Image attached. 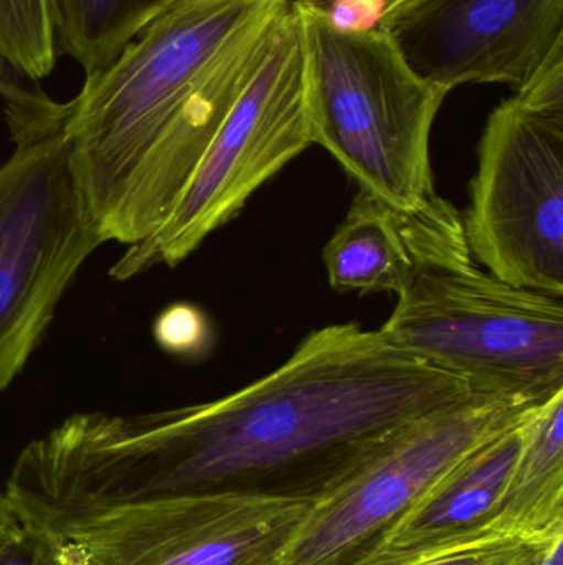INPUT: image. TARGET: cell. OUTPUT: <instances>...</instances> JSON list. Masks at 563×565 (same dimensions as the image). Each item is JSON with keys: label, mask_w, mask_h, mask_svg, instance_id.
Here are the masks:
<instances>
[{"label": "cell", "mask_w": 563, "mask_h": 565, "mask_svg": "<svg viewBox=\"0 0 563 565\" xmlns=\"http://www.w3.org/2000/svg\"><path fill=\"white\" fill-rule=\"evenodd\" d=\"M465 379L336 322L253 384L142 414L85 412L20 450L6 494L23 527L191 494L323 498L413 422L475 394Z\"/></svg>", "instance_id": "1"}, {"label": "cell", "mask_w": 563, "mask_h": 565, "mask_svg": "<svg viewBox=\"0 0 563 565\" xmlns=\"http://www.w3.org/2000/svg\"><path fill=\"white\" fill-rule=\"evenodd\" d=\"M294 0H181L65 103L63 136L102 241L167 221Z\"/></svg>", "instance_id": "2"}, {"label": "cell", "mask_w": 563, "mask_h": 565, "mask_svg": "<svg viewBox=\"0 0 563 565\" xmlns=\"http://www.w3.org/2000/svg\"><path fill=\"white\" fill-rule=\"evenodd\" d=\"M410 268L380 334L475 391L545 401L563 388V298L486 270L463 215L432 195L400 212Z\"/></svg>", "instance_id": "3"}, {"label": "cell", "mask_w": 563, "mask_h": 565, "mask_svg": "<svg viewBox=\"0 0 563 565\" xmlns=\"http://www.w3.org/2000/svg\"><path fill=\"white\" fill-rule=\"evenodd\" d=\"M311 70L313 142L397 212L435 195L433 125L448 89L423 78L382 26L343 30L321 0H294Z\"/></svg>", "instance_id": "4"}, {"label": "cell", "mask_w": 563, "mask_h": 565, "mask_svg": "<svg viewBox=\"0 0 563 565\" xmlns=\"http://www.w3.org/2000/svg\"><path fill=\"white\" fill-rule=\"evenodd\" d=\"M313 145L310 55L293 2L167 221L126 247L109 277L128 281L158 267H178Z\"/></svg>", "instance_id": "5"}, {"label": "cell", "mask_w": 563, "mask_h": 565, "mask_svg": "<svg viewBox=\"0 0 563 565\" xmlns=\"http://www.w3.org/2000/svg\"><path fill=\"white\" fill-rule=\"evenodd\" d=\"M63 121L12 136V154L0 162V392L22 374L69 285L105 244Z\"/></svg>", "instance_id": "6"}, {"label": "cell", "mask_w": 563, "mask_h": 565, "mask_svg": "<svg viewBox=\"0 0 563 565\" xmlns=\"http://www.w3.org/2000/svg\"><path fill=\"white\" fill-rule=\"evenodd\" d=\"M463 215L476 260L563 298V99L522 89L488 116Z\"/></svg>", "instance_id": "7"}, {"label": "cell", "mask_w": 563, "mask_h": 565, "mask_svg": "<svg viewBox=\"0 0 563 565\" xmlns=\"http://www.w3.org/2000/svg\"><path fill=\"white\" fill-rule=\"evenodd\" d=\"M542 402L475 392L413 422L314 501L288 565L353 564L456 465L521 424Z\"/></svg>", "instance_id": "8"}, {"label": "cell", "mask_w": 563, "mask_h": 565, "mask_svg": "<svg viewBox=\"0 0 563 565\" xmlns=\"http://www.w3.org/2000/svg\"><path fill=\"white\" fill-rule=\"evenodd\" d=\"M311 507L191 494L108 508L39 533L53 541L63 565H288Z\"/></svg>", "instance_id": "9"}, {"label": "cell", "mask_w": 563, "mask_h": 565, "mask_svg": "<svg viewBox=\"0 0 563 565\" xmlns=\"http://www.w3.org/2000/svg\"><path fill=\"white\" fill-rule=\"evenodd\" d=\"M377 26L450 93L489 83L519 92L563 53V0H407Z\"/></svg>", "instance_id": "10"}, {"label": "cell", "mask_w": 563, "mask_h": 565, "mask_svg": "<svg viewBox=\"0 0 563 565\" xmlns=\"http://www.w3.org/2000/svg\"><path fill=\"white\" fill-rule=\"evenodd\" d=\"M531 414L456 465L349 565L405 564L491 530Z\"/></svg>", "instance_id": "11"}, {"label": "cell", "mask_w": 563, "mask_h": 565, "mask_svg": "<svg viewBox=\"0 0 563 565\" xmlns=\"http://www.w3.org/2000/svg\"><path fill=\"white\" fill-rule=\"evenodd\" d=\"M492 527L531 537L563 534V388L535 407L526 422Z\"/></svg>", "instance_id": "12"}, {"label": "cell", "mask_w": 563, "mask_h": 565, "mask_svg": "<svg viewBox=\"0 0 563 565\" xmlns=\"http://www.w3.org/2000/svg\"><path fill=\"white\" fill-rule=\"evenodd\" d=\"M331 288L339 292H396L409 275L400 212L360 189L323 250Z\"/></svg>", "instance_id": "13"}, {"label": "cell", "mask_w": 563, "mask_h": 565, "mask_svg": "<svg viewBox=\"0 0 563 565\" xmlns=\"http://www.w3.org/2000/svg\"><path fill=\"white\" fill-rule=\"evenodd\" d=\"M181 0H56L59 52L86 75L108 66L152 20Z\"/></svg>", "instance_id": "14"}, {"label": "cell", "mask_w": 563, "mask_h": 565, "mask_svg": "<svg viewBox=\"0 0 563 565\" xmlns=\"http://www.w3.org/2000/svg\"><path fill=\"white\" fill-rule=\"evenodd\" d=\"M56 0H0V62L39 83L58 60Z\"/></svg>", "instance_id": "15"}, {"label": "cell", "mask_w": 563, "mask_h": 565, "mask_svg": "<svg viewBox=\"0 0 563 565\" xmlns=\"http://www.w3.org/2000/svg\"><path fill=\"white\" fill-rule=\"evenodd\" d=\"M555 537L522 536L491 527L400 565H538Z\"/></svg>", "instance_id": "16"}, {"label": "cell", "mask_w": 563, "mask_h": 565, "mask_svg": "<svg viewBox=\"0 0 563 565\" xmlns=\"http://www.w3.org/2000/svg\"><path fill=\"white\" fill-rule=\"evenodd\" d=\"M152 334L162 351L185 361L204 359L215 341L212 319L192 302H174L162 309L152 326Z\"/></svg>", "instance_id": "17"}, {"label": "cell", "mask_w": 563, "mask_h": 565, "mask_svg": "<svg viewBox=\"0 0 563 565\" xmlns=\"http://www.w3.org/2000/svg\"><path fill=\"white\" fill-rule=\"evenodd\" d=\"M331 22L343 30H367L379 25L407 0H321Z\"/></svg>", "instance_id": "18"}, {"label": "cell", "mask_w": 563, "mask_h": 565, "mask_svg": "<svg viewBox=\"0 0 563 565\" xmlns=\"http://www.w3.org/2000/svg\"><path fill=\"white\" fill-rule=\"evenodd\" d=\"M0 565H63L55 544L39 531L23 527L22 534L0 553Z\"/></svg>", "instance_id": "19"}, {"label": "cell", "mask_w": 563, "mask_h": 565, "mask_svg": "<svg viewBox=\"0 0 563 565\" xmlns=\"http://www.w3.org/2000/svg\"><path fill=\"white\" fill-rule=\"evenodd\" d=\"M23 526L6 491H0V553L22 534Z\"/></svg>", "instance_id": "20"}, {"label": "cell", "mask_w": 563, "mask_h": 565, "mask_svg": "<svg viewBox=\"0 0 563 565\" xmlns=\"http://www.w3.org/2000/svg\"><path fill=\"white\" fill-rule=\"evenodd\" d=\"M538 565H563V536L555 537Z\"/></svg>", "instance_id": "21"}]
</instances>
